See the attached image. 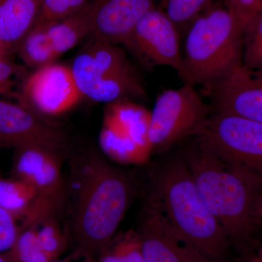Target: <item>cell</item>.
<instances>
[{
    "mask_svg": "<svg viewBox=\"0 0 262 262\" xmlns=\"http://www.w3.org/2000/svg\"><path fill=\"white\" fill-rule=\"evenodd\" d=\"M243 52V29L228 8H209L187 29L179 77L210 89L242 66Z\"/></svg>",
    "mask_w": 262,
    "mask_h": 262,
    "instance_id": "obj_4",
    "label": "cell"
},
{
    "mask_svg": "<svg viewBox=\"0 0 262 262\" xmlns=\"http://www.w3.org/2000/svg\"><path fill=\"white\" fill-rule=\"evenodd\" d=\"M155 206L174 233L210 262H232L225 230L202 199L184 158L165 164L155 180Z\"/></svg>",
    "mask_w": 262,
    "mask_h": 262,
    "instance_id": "obj_3",
    "label": "cell"
},
{
    "mask_svg": "<svg viewBox=\"0 0 262 262\" xmlns=\"http://www.w3.org/2000/svg\"><path fill=\"white\" fill-rule=\"evenodd\" d=\"M258 214H259L260 219L262 221V198L261 203H260L259 210H258Z\"/></svg>",
    "mask_w": 262,
    "mask_h": 262,
    "instance_id": "obj_32",
    "label": "cell"
},
{
    "mask_svg": "<svg viewBox=\"0 0 262 262\" xmlns=\"http://www.w3.org/2000/svg\"><path fill=\"white\" fill-rule=\"evenodd\" d=\"M246 262H262V261L256 255V256H253V258H251V259L248 260V261Z\"/></svg>",
    "mask_w": 262,
    "mask_h": 262,
    "instance_id": "obj_31",
    "label": "cell"
},
{
    "mask_svg": "<svg viewBox=\"0 0 262 262\" xmlns=\"http://www.w3.org/2000/svg\"><path fill=\"white\" fill-rule=\"evenodd\" d=\"M59 218L57 215H48L33 225L37 227L41 248L52 261L58 259L70 245L67 234L60 226Z\"/></svg>",
    "mask_w": 262,
    "mask_h": 262,
    "instance_id": "obj_21",
    "label": "cell"
},
{
    "mask_svg": "<svg viewBox=\"0 0 262 262\" xmlns=\"http://www.w3.org/2000/svg\"><path fill=\"white\" fill-rule=\"evenodd\" d=\"M138 233L143 262H210L174 233L158 207L146 203Z\"/></svg>",
    "mask_w": 262,
    "mask_h": 262,
    "instance_id": "obj_14",
    "label": "cell"
},
{
    "mask_svg": "<svg viewBox=\"0 0 262 262\" xmlns=\"http://www.w3.org/2000/svg\"><path fill=\"white\" fill-rule=\"evenodd\" d=\"M211 113L194 86L183 84L167 90L155 101L150 114L148 145L149 152L160 153L186 138L196 135Z\"/></svg>",
    "mask_w": 262,
    "mask_h": 262,
    "instance_id": "obj_6",
    "label": "cell"
},
{
    "mask_svg": "<svg viewBox=\"0 0 262 262\" xmlns=\"http://www.w3.org/2000/svg\"><path fill=\"white\" fill-rule=\"evenodd\" d=\"M164 13L181 31L189 28L206 8L209 0H161Z\"/></svg>",
    "mask_w": 262,
    "mask_h": 262,
    "instance_id": "obj_25",
    "label": "cell"
},
{
    "mask_svg": "<svg viewBox=\"0 0 262 262\" xmlns=\"http://www.w3.org/2000/svg\"><path fill=\"white\" fill-rule=\"evenodd\" d=\"M43 0H0V49L7 58L18 51L37 24Z\"/></svg>",
    "mask_w": 262,
    "mask_h": 262,
    "instance_id": "obj_15",
    "label": "cell"
},
{
    "mask_svg": "<svg viewBox=\"0 0 262 262\" xmlns=\"http://www.w3.org/2000/svg\"><path fill=\"white\" fill-rule=\"evenodd\" d=\"M39 195L29 184L0 176V207L21 222L28 220L37 206Z\"/></svg>",
    "mask_w": 262,
    "mask_h": 262,
    "instance_id": "obj_17",
    "label": "cell"
},
{
    "mask_svg": "<svg viewBox=\"0 0 262 262\" xmlns=\"http://www.w3.org/2000/svg\"><path fill=\"white\" fill-rule=\"evenodd\" d=\"M150 115L141 106L127 100L108 103L103 123L116 127L147 152Z\"/></svg>",
    "mask_w": 262,
    "mask_h": 262,
    "instance_id": "obj_16",
    "label": "cell"
},
{
    "mask_svg": "<svg viewBox=\"0 0 262 262\" xmlns=\"http://www.w3.org/2000/svg\"><path fill=\"white\" fill-rule=\"evenodd\" d=\"M184 158L202 199L225 230L232 252L242 262L251 259L256 256L262 229L258 214L262 179L226 163L198 144Z\"/></svg>",
    "mask_w": 262,
    "mask_h": 262,
    "instance_id": "obj_2",
    "label": "cell"
},
{
    "mask_svg": "<svg viewBox=\"0 0 262 262\" xmlns=\"http://www.w3.org/2000/svg\"><path fill=\"white\" fill-rule=\"evenodd\" d=\"M96 259L97 262H143L140 239L130 232L115 236Z\"/></svg>",
    "mask_w": 262,
    "mask_h": 262,
    "instance_id": "obj_22",
    "label": "cell"
},
{
    "mask_svg": "<svg viewBox=\"0 0 262 262\" xmlns=\"http://www.w3.org/2000/svg\"><path fill=\"white\" fill-rule=\"evenodd\" d=\"M16 71V67L7 58H0V87L6 84Z\"/></svg>",
    "mask_w": 262,
    "mask_h": 262,
    "instance_id": "obj_29",
    "label": "cell"
},
{
    "mask_svg": "<svg viewBox=\"0 0 262 262\" xmlns=\"http://www.w3.org/2000/svg\"><path fill=\"white\" fill-rule=\"evenodd\" d=\"M71 70L82 96L96 102L108 104L145 94L135 69L116 45L90 39Z\"/></svg>",
    "mask_w": 262,
    "mask_h": 262,
    "instance_id": "obj_5",
    "label": "cell"
},
{
    "mask_svg": "<svg viewBox=\"0 0 262 262\" xmlns=\"http://www.w3.org/2000/svg\"><path fill=\"white\" fill-rule=\"evenodd\" d=\"M0 262H18L14 249L12 248L6 252L0 253Z\"/></svg>",
    "mask_w": 262,
    "mask_h": 262,
    "instance_id": "obj_30",
    "label": "cell"
},
{
    "mask_svg": "<svg viewBox=\"0 0 262 262\" xmlns=\"http://www.w3.org/2000/svg\"><path fill=\"white\" fill-rule=\"evenodd\" d=\"M91 2L92 0H43L35 26L48 27L75 16L88 9Z\"/></svg>",
    "mask_w": 262,
    "mask_h": 262,
    "instance_id": "obj_23",
    "label": "cell"
},
{
    "mask_svg": "<svg viewBox=\"0 0 262 262\" xmlns=\"http://www.w3.org/2000/svg\"><path fill=\"white\" fill-rule=\"evenodd\" d=\"M154 8V0H92L89 39L125 46L138 22Z\"/></svg>",
    "mask_w": 262,
    "mask_h": 262,
    "instance_id": "obj_12",
    "label": "cell"
},
{
    "mask_svg": "<svg viewBox=\"0 0 262 262\" xmlns=\"http://www.w3.org/2000/svg\"><path fill=\"white\" fill-rule=\"evenodd\" d=\"M17 221L14 215L0 207V253L14 247L20 232Z\"/></svg>",
    "mask_w": 262,
    "mask_h": 262,
    "instance_id": "obj_28",
    "label": "cell"
},
{
    "mask_svg": "<svg viewBox=\"0 0 262 262\" xmlns=\"http://www.w3.org/2000/svg\"><path fill=\"white\" fill-rule=\"evenodd\" d=\"M196 136L203 149L262 179V123L231 114L213 113Z\"/></svg>",
    "mask_w": 262,
    "mask_h": 262,
    "instance_id": "obj_7",
    "label": "cell"
},
{
    "mask_svg": "<svg viewBox=\"0 0 262 262\" xmlns=\"http://www.w3.org/2000/svg\"><path fill=\"white\" fill-rule=\"evenodd\" d=\"M125 46L148 68L169 67L177 72L180 69V33L163 10L155 8L148 12Z\"/></svg>",
    "mask_w": 262,
    "mask_h": 262,
    "instance_id": "obj_11",
    "label": "cell"
},
{
    "mask_svg": "<svg viewBox=\"0 0 262 262\" xmlns=\"http://www.w3.org/2000/svg\"><path fill=\"white\" fill-rule=\"evenodd\" d=\"M98 144L103 155L120 163L140 162L148 153L121 130L108 124L103 123Z\"/></svg>",
    "mask_w": 262,
    "mask_h": 262,
    "instance_id": "obj_19",
    "label": "cell"
},
{
    "mask_svg": "<svg viewBox=\"0 0 262 262\" xmlns=\"http://www.w3.org/2000/svg\"><path fill=\"white\" fill-rule=\"evenodd\" d=\"M82 97L71 67L53 63L34 70L27 77L20 104L53 120L72 110Z\"/></svg>",
    "mask_w": 262,
    "mask_h": 262,
    "instance_id": "obj_10",
    "label": "cell"
},
{
    "mask_svg": "<svg viewBox=\"0 0 262 262\" xmlns=\"http://www.w3.org/2000/svg\"><path fill=\"white\" fill-rule=\"evenodd\" d=\"M45 28L47 29L52 46L59 57L89 37L91 29L89 8L75 16Z\"/></svg>",
    "mask_w": 262,
    "mask_h": 262,
    "instance_id": "obj_18",
    "label": "cell"
},
{
    "mask_svg": "<svg viewBox=\"0 0 262 262\" xmlns=\"http://www.w3.org/2000/svg\"><path fill=\"white\" fill-rule=\"evenodd\" d=\"M18 262H51L38 239L37 227L29 226L20 229L14 247Z\"/></svg>",
    "mask_w": 262,
    "mask_h": 262,
    "instance_id": "obj_26",
    "label": "cell"
},
{
    "mask_svg": "<svg viewBox=\"0 0 262 262\" xmlns=\"http://www.w3.org/2000/svg\"><path fill=\"white\" fill-rule=\"evenodd\" d=\"M51 262H68V261H62V260L56 259V260H53V261H52ZM84 262H94V261H93V260H84Z\"/></svg>",
    "mask_w": 262,
    "mask_h": 262,
    "instance_id": "obj_33",
    "label": "cell"
},
{
    "mask_svg": "<svg viewBox=\"0 0 262 262\" xmlns=\"http://www.w3.org/2000/svg\"><path fill=\"white\" fill-rule=\"evenodd\" d=\"M64 232L74 257L94 260L116 235L135 196L132 176L93 148L67 156Z\"/></svg>",
    "mask_w": 262,
    "mask_h": 262,
    "instance_id": "obj_1",
    "label": "cell"
},
{
    "mask_svg": "<svg viewBox=\"0 0 262 262\" xmlns=\"http://www.w3.org/2000/svg\"><path fill=\"white\" fill-rule=\"evenodd\" d=\"M17 53L26 65L34 70L54 63L58 58L47 29L37 26L24 38Z\"/></svg>",
    "mask_w": 262,
    "mask_h": 262,
    "instance_id": "obj_20",
    "label": "cell"
},
{
    "mask_svg": "<svg viewBox=\"0 0 262 262\" xmlns=\"http://www.w3.org/2000/svg\"><path fill=\"white\" fill-rule=\"evenodd\" d=\"M226 7L241 26L262 14V0H225Z\"/></svg>",
    "mask_w": 262,
    "mask_h": 262,
    "instance_id": "obj_27",
    "label": "cell"
},
{
    "mask_svg": "<svg viewBox=\"0 0 262 262\" xmlns=\"http://www.w3.org/2000/svg\"><path fill=\"white\" fill-rule=\"evenodd\" d=\"M67 157L37 146L17 148L12 160L11 177L29 184L39 195L30 222L48 215H63L66 177L62 167Z\"/></svg>",
    "mask_w": 262,
    "mask_h": 262,
    "instance_id": "obj_8",
    "label": "cell"
},
{
    "mask_svg": "<svg viewBox=\"0 0 262 262\" xmlns=\"http://www.w3.org/2000/svg\"><path fill=\"white\" fill-rule=\"evenodd\" d=\"M243 66L262 72V14L255 17L243 28Z\"/></svg>",
    "mask_w": 262,
    "mask_h": 262,
    "instance_id": "obj_24",
    "label": "cell"
},
{
    "mask_svg": "<svg viewBox=\"0 0 262 262\" xmlns=\"http://www.w3.org/2000/svg\"><path fill=\"white\" fill-rule=\"evenodd\" d=\"M256 256H257L260 259H261L262 261V248L261 249H260V251H258V254L256 255Z\"/></svg>",
    "mask_w": 262,
    "mask_h": 262,
    "instance_id": "obj_34",
    "label": "cell"
},
{
    "mask_svg": "<svg viewBox=\"0 0 262 262\" xmlns=\"http://www.w3.org/2000/svg\"><path fill=\"white\" fill-rule=\"evenodd\" d=\"M70 134L61 124L23 105L0 100V148L37 146L68 156Z\"/></svg>",
    "mask_w": 262,
    "mask_h": 262,
    "instance_id": "obj_9",
    "label": "cell"
},
{
    "mask_svg": "<svg viewBox=\"0 0 262 262\" xmlns=\"http://www.w3.org/2000/svg\"><path fill=\"white\" fill-rule=\"evenodd\" d=\"M0 58H5L3 57V53H2L1 49H0Z\"/></svg>",
    "mask_w": 262,
    "mask_h": 262,
    "instance_id": "obj_35",
    "label": "cell"
},
{
    "mask_svg": "<svg viewBox=\"0 0 262 262\" xmlns=\"http://www.w3.org/2000/svg\"><path fill=\"white\" fill-rule=\"evenodd\" d=\"M211 113H224L262 123V72L241 66L228 77L207 89Z\"/></svg>",
    "mask_w": 262,
    "mask_h": 262,
    "instance_id": "obj_13",
    "label": "cell"
}]
</instances>
